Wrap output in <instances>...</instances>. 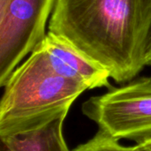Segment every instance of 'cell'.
<instances>
[{
    "label": "cell",
    "mask_w": 151,
    "mask_h": 151,
    "mask_svg": "<svg viewBox=\"0 0 151 151\" xmlns=\"http://www.w3.org/2000/svg\"><path fill=\"white\" fill-rule=\"evenodd\" d=\"M136 144L140 145L144 151H151V138L144 141V142L136 143Z\"/></svg>",
    "instance_id": "9c48e42d"
},
{
    "label": "cell",
    "mask_w": 151,
    "mask_h": 151,
    "mask_svg": "<svg viewBox=\"0 0 151 151\" xmlns=\"http://www.w3.org/2000/svg\"><path fill=\"white\" fill-rule=\"evenodd\" d=\"M52 65L63 74L85 83L88 89L110 87V73L59 36L48 32L40 42Z\"/></svg>",
    "instance_id": "5b68a950"
},
{
    "label": "cell",
    "mask_w": 151,
    "mask_h": 151,
    "mask_svg": "<svg viewBox=\"0 0 151 151\" xmlns=\"http://www.w3.org/2000/svg\"><path fill=\"white\" fill-rule=\"evenodd\" d=\"M0 101V137L28 132L66 116L88 86L57 70L39 43L8 77Z\"/></svg>",
    "instance_id": "7a4b0ae2"
},
{
    "label": "cell",
    "mask_w": 151,
    "mask_h": 151,
    "mask_svg": "<svg viewBox=\"0 0 151 151\" xmlns=\"http://www.w3.org/2000/svg\"><path fill=\"white\" fill-rule=\"evenodd\" d=\"M82 112L98 126L99 131L117 141L139 143L150 139L151 76L132 80L90 97L83 104Z\"/></svg>",
    "instance_id": "3957f363"
},
{
    "label": "cell",
    "mask_w": 151,
    "mask_h": 151,
    "mask_svg": "<svg viewBox=\"0 0 151 151\" xmlns=\"http://www.w3.org/2000/svg\"><path fill=\"white\" fill-rule=\"evenodd\" d=\"M56 0H0V86L46 35Z\"/></svg>",
    "instance_id": "277c9868"
},
{
    "label": "cell",
    "mask_w": 151,
    "mask_h": 151,
    "mask_svg": "<svg viewBox=\"0 0 151 151\" xmlns=\"http://www.w3.org/2000/svg\"><path fill=\"white\" fill-rule=\"evenodd\" d=\"M71 151H144L142 148L136 144L127 147L119 143V141L105 134L98 130L97 134L87 142L79 145Z\"/></svg>",
    "instance_id": "52a82bcc"
},
{
    "label": "cell",
    "mask_w": 151,
    "mask_h": 151,
    "mask_svg": "<svg viewBox=\"0 0 151 151\" xmlns=\"http://www.w3.org/2000/svg\"><path fill=\"white\" fill-rule=\"evenodd\" d=\"M66 116L36 129L0 137V151H70L63 134Z\"/></svg>",
    "instance_id": "8992f818"
},
{
    "label": "cell",
    "mask_w": 151,
    "mask_h": 151,
    "mask_svg": "<svg viewBox=\"0 0 151 151\" xmlns=\"http://www.w3.org/2000/svg\"><path fill=\"white\" fill-rule=\"evenodd\" d=\"M48 27L116 82L131 81L145 66L151 0H56Z\"/></svg>",
    "instance_id": "6da1fadb"
},
{
    "label": "cell",
    "mask_w": 151,
    "mask_h": 151,
    "mask_svg": "<svg viewBox=\"0 0 151 151\" xmlns=\"http://www.w3.org/2000/svg\"><path fill=\"white\" fill-rule=\"evenodd\" d=\"M144 62H145V65H151V27L147 41L146 49H145Z\"/></svg>",
    "instance_id": "ba28073f"
}]
</instances>
